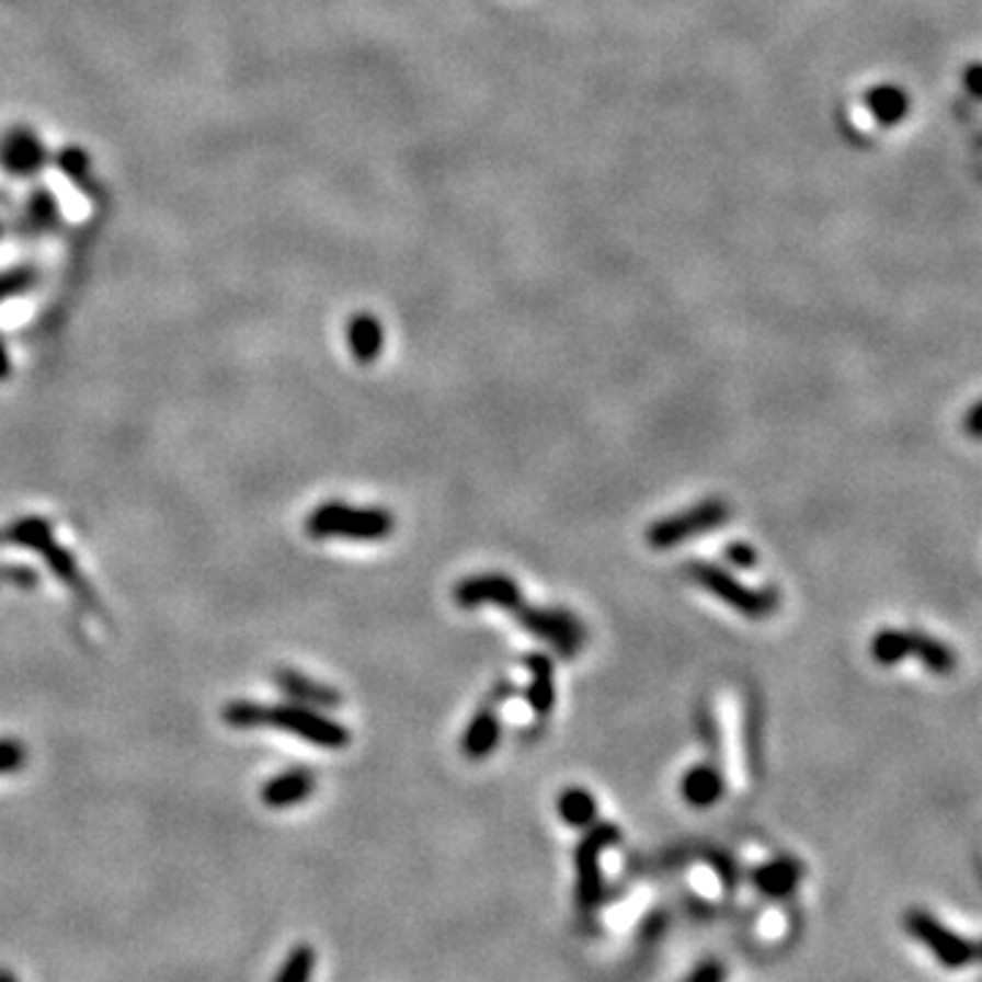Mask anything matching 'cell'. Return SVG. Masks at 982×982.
<instances>
[{"mask_svg": "<svg viewBox=\"0 0 982 982\" xmlns=\"http://www.w3.org/2000/svg\"><path fill=\"white\" fill-rule=\"evenodd\" d=\"M683 573L696 584V587L707 590L710 595L721 598L723 604L732 606L736 614L747 619H767L773 617L778 609L780 598L773 587H747L745 582L734 576V573L723 571L716 562L707 560H688L683 566Z\"/></svg>", "mask_w": 982, "mask_h": 982, "instance_id": "cell-1", "label": "cell"}, {"mask_svg": "<svg viewBox=\"0 0 982 982\" xmlns=\"http://www.w3.org/2000/svg\"><path fill=\"white\" fill-rule=\"evenodd\" d=\"M396 518L382 507H353L344 502H322L306 518V533L311 538H350L382 540L393 533Z\"/></svg>", "mask_w": 982, "mask_h": 982, "instance_id": "cell-2", "label": "cell"}, {"mask_svg": "<svg viewBox=\"0 0 982 982\" xmlns=\"http://www.w3.org/2000/svg\"><path fill=\"white\" fill-rule=\"evenodd\" d=\"M729 516H732L729 500H723V496H707V500L696 502V505L685 507V511L652 522L650 529H647V544L658 551L674 549L683 540L712 533L721 524H727Z\"/></svg>", "mask_w": 982, "mask_h": 982, "instance_id": "cell-3", "label": "cell"}, {"mask_svg": "<svg viewBox=\"0 0 982 982\" xmlns=\"http://www.w3.org/2000/svg\"><path fill=\"white\" fill-rule=\"evenodd\" d=\"M623 841V833L614 822H595L584 830L573 863H576V903L582 912H593L604 901V873L601 855Z\"/></svg>", "mask_w": 982, "mask_h": 982, "instance_id": "cell-4", "label": "cell"}, {"mask_svg": "<svg viewBox=\"0 0 982 982\" xmlns=\"http://www.w3.org/2000/svg\"><path fill=\"white\" fill-rule=\"evenodd\" d=\"M511 614L529 636L555 647L562 658H576V652L587 641L584 623L568 609H544V606H529L527 601H518Z\"/></svg>", "mask_w": 982, "mask_h": 982, "instance_id": "cell-5", "label": "cell"}, {"mask_svg": "<svg viewBox=\"0 0 982 982\" xmlns=\"http://www.w3.org/2000/svg\"><path fill=\"white\" fill-rule=\"evenodd\" d=\"M262 727L284 729V732L300 736V740L311 742L317 747H328V751H342V747L350 745L347 729L339 727L336 721H331V718H326L322 712L311 710L306 705L265 707Z\"/></svg>", "mask_w": 982, "mask_h": 982, "instance_id": "cell-6", "label": "cell"}, {"mask_svg": "<svg viewBox=\"0 0 982 982\" xmlns=\"http://www.w3.org/2000/svg\"><path fill=\"white\" fill-rule=\"evenodd\" d=\"M909 934L920 941L923 947H928L930 956L939 963H945L947 969H961L978 958V947L972 941H967L963 936H958L956 930L947 928L945 923L934 917L925 909H909L906 917H903Z\"/></svg>", "mask_w": 982, "mask_h": 982, "instance_id": "cell-7", "label": "cell"}, {"mask_svg": "<svg viewBox=\"0 0 982 982\" xmlns=\"http://www.w3.org/2000/svg\"><path fill=\"white\" fill-rule=\"evenodd\" d=\"M516 694L518 688L513 680H496V683L491 685L487 699H483V705L478 707L472 721L467 723L465 736H461V751H465L467 758H487L489 753L500 745L502 723L496 710Z\"/></svg>", "mask_w": 982, "mask_h": 982, "instance_id": "cell-8", "label": "cell"}, {"mask_svg": "<svg viewBox=\"0 0 982 982\" xmlns=\"http://www.w3.org/2000/svg\"><path fill=\"white\" fill-rule=\"evenodd\" d=\"M9 540L42 551V555L47 557V562H49V568H53L55 576L64 579L69 587H75V593L80 595V598H91V587L85 590V582H82L80 571H77L75 557L55 544L53 529H49L47 522H42V518H25V522H16L14 527H11Z\"/></svg>", "mask_w": 982, "mask_h": 982, "instance_id": "cell-9", "label": "cell"}, {"mask_svg": "<svg viewBox=\"0 0 982 982\" xmlns=\"http://www.w3.org/2000/svg\"><path fill=\"white\" fill-rule=\"evenodd\" d=\"M522 598V590L505 573H478V576L461 579L454 587V604L461 609H478V606H500L511 612Z\"/></svg>", "mask_w": 982, "mask_h": 982, "instance_id": "cell-10", "label": "cell"}, {"mask_svg": "<svg viewBox=\"0 0 982 982\" xmlns=\"http://www.w3.org/2000/svg\"><path fill=\"white\" fill-rule=\"evenodd\" d=\"M315 786H317V778L311 769L295 767V769H287V773H282V775H276V778L267 780L260 797L267 808H273V811H282V808H293V806H298V802L309 800V797L315 795Z\"/></svg>", "mask_w": 982, "mask_h": 982, "instance_id": "cell-11", "label": "cell"}, {"mask_svg": "<svg viewBox=\"0 0 982 982\" xmlns=\"http://www.w3.org/2000/svg\"><path fill=\"white\" fill-rule=\"evenodd\" d=\"M727 780H723V764L707 762L696 764L685 773L683 778V800L694 808H712L718 800H723Z\"/></svg>", "mask_w": 982, "mask_h": 982, "instance_id": "cell-12", "label": "cell"}, {"mask_svg": "<svg viewBox=\"0 0 982 982\" xmlns=\"http://www.w3.org/2000/svg\"><path fill=\"white\" fill-rule=\"evenodd\" d=\"M524 669L533 674L527 690H524V699H527L529 710L538 718H546L555 707V661L544 652H529L524 655Z\"/></svg>", "mask_w": 982, "mask_h": 982, "instance_id": "cell-13", "label": "cell"}, {"mask_svg": "<svg viewBox=\"0 0 982 982\" xmlns=\"http://www.w3.org/2000/svg\"><path fill=\"white\" fill-rule=\"evenodd\" d=\"M802 873H806V870H802L800 859L784 855L758 865V868L753 870V884H756V890L767 898H789L791 892L797 890V884L802 881Z\"/></svg>", "mask_w": 982, "mask_h": 982, "instance_id": "cell-14", "label": "cell"}, {"mask_svg": "<svg viewBox=\"0 0 982 982\" xmlns=\"http://www.w3.org/2000/svg\"><path fill=\"white\" fill-rule=\"evenodd\" d=\"M273 680H276L278 688H282L289 699L298 701V705L331 707V710L342 705V694H339L336 688L315 683V680L304 677V674L295 672V669H278V672L273 674Z\"/></svg>", "mask_w": 982, "mask_h": 982, "instance_id": "cell-15", "label": "cell"}, {"mask_svg": "<svg viewBox=\"0 0 982 982\" xmlns=\"http://www.w3.org/2000/svg\"><path fill=\"white\" fill-rule=\"evenodd\" d=\"M0 161H3L5 170L16 172V175H27V172H36L44 164V148L36 134L27 132V128H14L0 142Z\"/></svg>", "mask_w": 982, "mask_h": 982, "instance_id": "cell-16", "label": "cell"}, {"mask_svg": "<svg viewBox=\"0 0 982 982\" xmlns=\"http://www.w3.org/2000/svg\"><path fill=\"white\" fill-rule=\"evenodd\" d=\"M347 344H350V353L358 364H374L382 353V344H385V333L382 326L374 315H355L353 320L347 322Z\"/></svg>", "mask_w": 982, "mask_h": 982, "instance_id": "cell-17", "label": "cell"}, {"mask_svg": "<svg viewBox=\"0 0 982 982\" xmlns=\"http://www.w3.org/2000/svg\"><path fill=\"white\" fill-rule=\"evenodd\" d=\"M865 107L881 126H895L909 115V93L898 85H876L865 93Z\"/></svg>", "mask_w": 982, "mask_h": 982, "instance_id": "cell-18", "label": "cell"}, {"mask_svg": "<svg viewBox=\"0 0 982 982\" xmlns=\"http://www.w3.org/2000/svg\"><path fill=\"white\" fill-rule=\"evenodd\" d=\"M909 658H917V661L934 674H950L952 669L958 666V658L956 652H952V647L934 639V636L920 633V630H909Z\"/></svg>", "mask_w": 982, "mask_h": 982, "instance_id": "cell-19", "label": "cell"}, {"mask_svg": "<svg viewBox=\"0 0 982 982\" xmlns=\"http://www.w3.org/2000/svg\"><path fill=\"white\" fill-rule=\"evenodd\" d=\"M557 813H560L562 822L571 824V827L587 830L590 824L598 822V802H595V797L590 795L587 789L573 786V789H566L560 795V800H557Z\"/></svg>", "mask_w": 982, "mask_h": 982, "instance_id": "cell-20", "label": "cell"}, {"mask_svg": "<svg viewBox=\"0 0 982 982\" xmlns=\"http://www.w3.org/2000/svg\"><path fill=\"white\" fill-rule=\"evenodd\" d=\"M317 969V950L311 945H295L293 950L284 956L282 967H278L273 982H311L315 980Z\"/></svg>", "mask_w": 982, "mask_h": 982, "instance_id": "cell-21", "label": "cell"}, {"mask_svg": "<svg viewBox=\"0 0 982 982\" xmlns=\"http://www.w3.org/2000/svg\"><path fill=\"white\" fill-rule=\"evenodd\" d=\"M870 655L881 666H895L909 658V630L884 628L870 641Z\"/></svg>", "mask_w": 982, "mask_h": 982, "instance_id": "cell-22", "label": "cell"}, {"mask_svg": "<svg viewBox=\"0 0 982 982\" xmlns=\"http://www.w3.org/2000/svg\"><path fill=\"white\" fill-rule=\"evenodd\" d=\"M696 734H699V742L705 745L707 756L712 762H721L723 756V742H721V727H718V718L712 712V707L707 701H699L696 707Z\"/></svg>", "mask_w": 982, "mask_h": 982, "instance_id": "cell-23", "label": "cell"}, {"mask_svg": "<svg viewBox=\"0 0 982 982\" xmlns=\"http://www.w3.org/2000/svg\"><path fill=\"white\" fill-rule=\"evenodd\" d=\"M262 712H265V707L254 705V701H232V705L225 707V721L232 729H254L262 727Z\"/></svg>", "mask_w": 982, "mask_h": 982, "instance_id": "cell-24", "label": "cell"}, {"mask_svg": "<svg viewBox=\"0 0 982 982\" xmlns=\"http://www.w3.org/2000/svg\"><path fill=\"white\" fill-rule=\"evenodd\" d=\"M27 751L16 740H0V775L16 773L25 764Z\"/></svg>", "mask_w": 982, "mask_h": 982, "instance_id": "cell-25", "label": "cell"}, {"mask_svg": "<svg viewBox=\"0 0 982 982\" xmlns=\"http://www.w3.org/2000/svg\"><path fill=\"white\" fill-rule=\"evenodd\" d=\"M727 560L732 562L734 568H740V571H751V568L758 562V555L751 544L734 540V544L727 546Z\"/></svg>", "mask_w": 982, "mask_h": 982, "instance_id": "cell-26", "label": "cell"}, {"mask_svg": "<svg viewBox=\"0 0 982 982\" xmlns=\"http://www.w3.org/2000/svg\"><path fill=\"white\" fill-rule=\"evenodd\" d=\"M683 982H727V967L721 961H705Z\"/></svg>", "mask_w": 982, "mask_h": 982, "instance_id": "cell-27", "label": "cell"}, {"mask_svg": "<svg viewBox=\"0 0 982 982\" xmlns=\"http://www.w3.org/2000/svg\"><path fill=\"white\" fill-rule=\"evenodd\" d=\"M60 167H64L71 178H82L88 170V159H85V153H80V150H64V156H60Z\"/></svg>", "mask_w": 982, "mask_h": 982, "instance_id": "cell-28", "label": "cell"}, {"mask_svg": "<svg viewBox=\"0 0 982 982\" xmlns=\"http://www.w3.org/2000/svg\"><path fill=\"white\" fill-rule=\"evenodd\" d=\"M33 216H36L38 225H53L55 205L49 199V194H36V199H33Z\"/></svg>", "mask_w": 982, "mask_h": 982, "instance_id": "cell-29", "label": "cell"}, {"mask_svg": "<svg viewBox=\"0 0 982 982\" xmlns=\"http://www.w3.org/2000/svg\"><path fill=\"white\" fill-rule=\"evenodd\" d=\"M963 429H967V434H972V437L982 439V399L972 407V410L967 412V421H963Z\"/></svg>", "mask_w": 982, "mask_h": 982, "instance_id": "cell-30", "label": "cell"}, {"mask_svg": "<svg viewBox=\"0 0 982 982\" xmlns=\"http://www.w3.org/2000/svg\"><path fill=\"white\" fill-rule=\"evenodd\" d=\"M963 82H967V88L974 93V96L982 99V64L969 66V69L963 71Z\"/></svg>", "mask_w": 982, "mask_h": 982, "instance_id": "cell-31", "label": "cell"}, {"mask_svg": "<svg viewBox=\"0 0 982 982\" xmlns=\"http://www.w3.org/2000/svg\"><path fill=\"white\" fill-rule=\"evenodd\" d=\"M5 377H9V361H5L3 347H0V379H5Z\"/></svg>", "mask_w": 982, "mask_h": 982, "instance_id": "cell-32", "label": "cell"}, {"mask_svg": "<svg viewBox=\"0 0 982 982\" xmlns=\"http://www.w3.org/2000/svg\"><path fill=\"white\" fill-rule=\"evenodd\" d=\"M0 982H20V980H16V974L9 972V969H0Z\"/></svg>", "mask_w": 982, "mask_h": 982, "instance_id": "cell-33", "label": "cell"}, {"mask_svg": "<svg viewBox=\"0 0 982 982\" xmlns=\"http://www.w3.org/2000/svg\"><path fill=\"white\" fill-rule=\"evenodd\" d=\"M978 958H982V947H978Z\"/></svg>", "mask_w": 982, "mask_h": 982, "instance_id": "cell-34", "label": "cell"}]
</instances>
